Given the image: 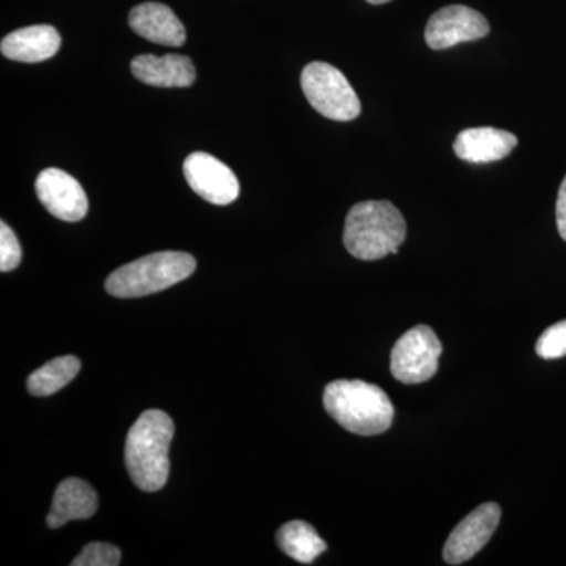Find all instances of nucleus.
<instances>
[{"label":"nucleus","mask_w":566,"mask_h":566,"mask_svg":"<svg viewBox=\"0 0 566 566\" xmlns=\"http://www.w3.org/2000/svg\"><path fill=\"white\" fill-rule=\"evenodd\" d=\"M174 420L159 409H148L129 430L125 463L134 485L147 493L163 490L169 479Z\"/></svg>","instance_id":"1"},{"label":"nucleus","mask_w":566,"mask_h":566,"mask_svg":"<svg viewBox=\"0 0 566 566\" xmlns=\"http://www.w3.org/2000/svg\"><path fill=\"white\" fill-rule=\"evenodd\" d=\"M324 409L349 433L376 436L389 430L395 409L389 395L370 382L338 379L324 389Z\"/></svg>","instance_id":"2"},{"label":"nucleus","mask_w":566,"mask_h":566,"mask_svg":"<svg viewBox=\"0 0 566 566\" xmlns=\"http://www.w3.org/2000/svg\"><path fill=\"white\" fill-rule=\"evenodd\" d=\"M406 232L403 214L395 205L368 200L354 205L346 216L344 244L356 259L375 262L398 253Z\"/></svg>","instance_id":"3"},{"label":"nucleus","mask_w":566,"mask_h":566,"mask_svg":"<svg viewBox=\"0 0 566 566\" xmlns=\"http://www.w3.org/2000/svg\"><path fill=\"white\" fill-rule=\"evenodd\" d=\"M191 253L156 252L118 268L107 277V293L122 300L148 296L177 285L196 271Z\"/></svg>","instance_id":"4"},{"label":"nucleus","mask_w":566,"mask_h":566,"mask_svg":"<svg viewBox=\"0 0 566 566\" xmlns=\"http://www.w3.org/2000/svg\"><path fill=\"white\" fill-rule=\"evenodd\" d=\"M301 87L312 107L331 120L352 122L363 111L345 74L329 63H308L301 74Z\"/></svg>","instance_id":"5"},{"label":"nucleus","mask_w":566,"mask_h":566,"mask_svg":"<svg viewBox=\"0 0 566 566\" xmlns=\"http://www.w3.org/2000/svg\"><path fill=\"white\" fill-rule=\"evenodd\" d=\"M442 345L431 327L419 324L398 338L390 354V371L403 385H422L438 371Z\"/></svg>","instance_id":"6"},{"label":"nucleus","mask_w":566,"mask_h":566,"mask_svg":"<svg viewBox=\"0 0 566 566\" xmlns=\"http://www.w3.org/2000/svg\"><path fill=\"white\" fill-rule=\"evenodd\" d=\"M182 170L192 191L207 202L226 207L233 203L240 196L237 175L230 167L208 153H191L182 164Z\"/></svg>","instance_id":"7"},{"label":"nucleus","mask_w":566,"mask_h":566,"mask_svg":"<svg viewBox=\"0 0 566 566\" xmlns=\"http://www.w3.org/2000/svg\"><path fill=\"white\" fill-rule=\"evenodd\" d=\"M490 24L480 11L465 6H450L436 11L424 31L428 46L434 51L449 50L460 43L483 39Z\"/></svg>","instance_id":"8"},{"label":"nucleus","mask_w":566,"mask_h":566,"mask_svg":"<svg viewBox=\"0 0 566 566\" xmlns=\"http://www.w3.org/2000/svg\"><path fill=\"white\" fill-rule=\"evenodd\" d=\"M501 515V506L494 502L476 506L474 512L469 513L453 528L446 542L444 560L447 564L461 565L480 553L497 528Z\"/></svg>","instance_id":"9"},{"label":"nucleus","mask_w":566,"mask_h":566,"mask_svg":"<svg viewBox=\"0 0 566 566\" xmlns=\"http://www.w3.org/2000/svg\"><path fill=\"white\" fill-rule=\"evenodd\" d=\"M40 202L54 218L77 222L87 216L88 199L80 181L61 169H46L35 181Z\"/></svg>","instance_id":"10"},{"label":"nucleus","mask_w":566,"mask_h":566,"mask_svg":"<svg viewBox=\"0 0 566 566\" xmlns=\"http://www.w3.org/2000/svg\"><path fill=\"white\" fill-rule=\"evenodd\" d=\"M132 71L136 80L163 88L191 87L197 76L191 59L181 54H167L164 57L137 55L132 62Z\"/></svg>","instance_id":"11"},{"label":"nucleus","mask_w":566,"mask_h":566,"mask_svg":"<svg viewBox=\"0 0 566 566\" xmlns=\"http://www.w3.org/2000/svg\"><path fill=\"white\" fill-rule=\"evenodd\" d=\"M517 145L515 134L504 129L469 128L458 134L453 142V151L461 161L472 164H490L506 158Z\"/></svg>","instance_id":"12"},{"label":"nucleus","mask_w":566,"mask_h":566,"mask_svg":"<svg viewBox=\"0 0 566 566\" xmlns=\"http://www.w3.org/2000/svg\"><path fill=\"white\" fill-rule=\"evenodd\" d=\"M129 25L142 39L164 46L180 48L186 41L185 25L169 7L145 2L129 13Z\"/></svg>","instance_id":"13"},{"label":"nucleus","mask_w":566,"mask_h":566,"mask_svg":"<svg viewBox=\"0 0 566 566\" xmlns=\"http://www.w3.org/2000/svg\"><path fill=\"white\" fill-rule=\"evenodd\" d=\"M62 39L57 29L40 24L9 33L0 44L7 59L22 63H39L54 57L61 50Z\"/></svg>","instance_id":"14"},{"label":"nucleus","mask_w":566,"mask_h":566,"mask_svg":"<svg viewBox=\"0 0 566 566\" xmlns=\"http://www.w3.org/2000/svg\"><path fill=\"white\" fill-rule=\"evenodd\" d=\"M98 509L95 490L81 479L63 480L57 486L48 515V526L59 528L70 521L88 520Z\"/></svg>","instance_id":"15"},{"label":"nucleus","mask_w":566,"mask_h":566,"mask_svg":"<svg viewBox=\"0 0 566 566\" xmlns=\"http://www.w3.org/2000/svg\"><path fill=\"white\" fill-rule=\"evenodd\" d=\"M275 538L283 553L300 564H314L315 558L327 549L326 542L318 532L304 521L283 524Z\"/></svg>","instance_id":"16"},{"label":"nucleus","mask_w":566,"mask_h":566,"mask_svg":"<svg viewBox=\"0 0 566 566\" xmlns=\"http://www.w3.org/2000/svg\"><path fill=\"white\" fill-rule=\"evenodd\" d=\"M81 370V360L76 356H62L44 364L28 379L29 392L35 397H50L70 385Z\"/></svg>","instance_id":"17"},{"label":"nucleus","mask_w":566,"mask_h":566,"mask_svg":"<svg viewBox=\"0 0 566 566\" xmlns=\"http://www.w3.org/2000/svg\"><path fill=\"white\" fill-rule=\"evenodd\" d=\"M122 553L109 543H91L82 549L80 556L71 562L73 566H117L120 565Z\"/></svg>","instance_id":"18"},{"label":"nucleus","mask_w":566,"mask_h":566,"mask_svg":"<svg viewBox=\"0 0 566 566\" xmlns=\"http://www.w3.org/2000/svg\"><path fill=\"white\" fill-rule=\"evenodd\" d=\"M535 352L542 359L566 356V319L551 326L536 342Z\"/></svg>","instance_id":"19"},{"label":"nucleus","mask_w":566,"mask_h":566,"mask_svg":"<svg viewBox=\"0 0 566 566\" xmlns=\"http://www.w3.org/2000/svg\"><path fill=\"white\" fill-rule=\"evenodd\" d=\"M21 256V245L17 234L6 222H0V271L9 273L20 266Z\"/></svg>","instance_id":"20"},{"label":"nucleus","mask_w":566,"mask_h":566,"mask_svg":"<svg viewBox=\"0 0 566 566\" xmlns=\"http://www.w3.org/2000/svg\"><path fill=\"white\" fill-rule=\"evenodd\" d=\"M556 219L558 234L566 243V177L562 181L560 189H558Z\"/></svg>","instance_id":"21"},{"label":"nucleus","mask_w":566,"mask_h":566,"mask_svg":"<svg viewBox=\"0 0 566 566\" xmlns=\"http://www.w3.org/2000/svg\"><path fill=\"white\" fill-rule=\"evenodd\" d=\"M368 3H374V6H381V3L390 2V0H367Z\"/></svg>","instance_id":"22"}]
</instances>
